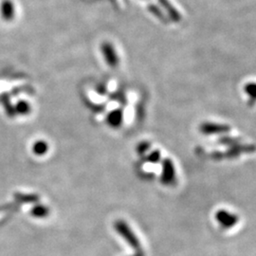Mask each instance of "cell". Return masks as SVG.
<instances>
[{
    "label": "cell",
    "mask_w": 256,
    "mask_h": 256,
    "mask_svg": "<svg viewBox=\"0 0 256 256\" xmlns=\"http://www.w3.org/2000/svg\"><path fill=\"white\" fill-rule=\"evenodd\" d=\"M246 92L252 101H256V82H252L246 86Z\"/></svg>",
    "instance_id": "obj_11"
},
{
    "label": "cell",
    "mask_w": 256,
    "mask_h": 256,
    "mask_svg": "<svg viewBox=\"0 0 256 256\" xmlns=\"http://www.w3.org/2000/svg\"><path fill=\"white\" fill-rule=\"evenodd\" d=\"M16 113H18L20 115H28L30 114L32 108L28 102L20 101L16 104Z\"/></svg>",
    "instance_id": "obj_9"
},
{
    "label": "cell",
    "mask_w": 256,
    "mask_h": 256,
    "mask_svg": "<svg viewBox=\"0 0 256 256\" xmlns=\"http://www.w3.org/2000/svg\"><path fill=\"white\" fill-rule=\"evenodd\" d=\"M200 130L204 134H212V133H220L228 131L229 128L227 126H221L216 124H203L200 126Z\"/></svg>",
    "instance_id": "obj_6"
},
{
    "label": "cell",
    "mask_w": 256,
    "mask_h": 256,
    "mask_svg": "<svg viewBox=\"0 0 256 256\" xmlns=\"http://www.w3.org/2000/svg\"><path fill=\"white\" fill-rule=\"evenodd\" d=\"M148 147H149V144H147V142H142V144H140L138 147V153H140V154H142L144 152H146L147 149H148Z\"/></svg>",
    "instance_id": "obj_14"
},
{
    "label": "cell",
    "mask_w": 256,
    "mask_h": 256,
    "mask_svg": "<svg viewBox=\"0 0 256 256\" xmlns=\"http://www.w3.org/2000/svg\"><path fill=\"white\" fill-rule=\"evenodd\" d=\"M0 14L2 18L6 21L12 20L16 16L14 5L10 0H3L0 4Z\"/></svg>",
    "instance_id": "obj_4"
},
{
    "label": "cell",
    "mask_w": 256,
    "mask_h": 256,
    "mask_svg": "<svg viewBox=\"0 0 256 256\" xmlns=\"http://www.w3.org/2000/svg\"><path fill=\"white\" fill-rule=\"evenodd\" d=\"M115 229L118 230L120 234L128 241V244H130L135 250H140V243L136 238V236L133 234V232L128 227V224L124 221H118L115 223Z\"/></svg>",
    "instance_id": "obj_1"
},
{
    "label": "cell",
    "mask_w": 256,
    "mask_h": 256,
    "mask_svg": "<svg viewBox=\"0 0 256 256\" xmlns=\"http://www.w3.org/2000/svg\"><path fill=\"white\" fill-rule=\"evenodd\" d=\"M162 7L164 8L165 10L168 12L170 18L172 19L174 22H180L182 20V16L180 12L174 8L173 4L169 0H158Z\"/></svg>",
    "instance_id": "obj_5"
},
{
    "label": "cell",
    "mask_w": 256,
    "mask_h": 256,
    "mask_svg": "<svg viewBox=\"0 0 256 256\" xmlns=\"http://www.w3.org/2000/svg\"><path fill=\"white\" fill-rule=\"evenodd\" d=\"M32 214L36 216H45L48 214V210H46L45 207L43 206H37L34 210H32Z\"/></svg>",
    "instance_id": "obj_12"
},
{
    "label": "cell",
    "mask_w": 256,
    "mask_h": 256,
    "mask_svg": "<svg viewBox=\"0 0 256 256\" xmlns=\"http://www.w3.org/2000/svg\"><path fill=\"white\" fill-rule=\"evenodd\" d=\"M144 256V254L142 252H138L136 256Z\"/></svg>",
    "instance_id": "obj_15"
},
{
    "label": "cell",
    "mask_w": 256,
    "mask_h": 256,
    "mask_svg": "<svg viewBox=\"0 0 256 256\" xmlns=\"http://www.w3.org/2000/svg\"><path fill=\"white\" fill-rule=\"evenodd\" d=\"M122 112L120 110H114L108 116V122L112 128H119L122 122Z\"/></svg>",
    "instance_id": "obj_7"
},
{
    "label": "cell",
    "mask_w": 256,
    "mask_h": 256,
    "mask_svg": "<svg viewBox=\"0 0 256 256\" xmlns=\"http://www.w3.org/2000/svg\"><path fill=\"white\" fill-rule=\"evenodd\" d=\"M160 158V153L158 151H154L152 154L147 156V160L151 162H158Z\"/></svg>",
    "instance_id": "obj_13"
},
{
    "label": "cell",
    "mask_w": 256,
    "mask_h": 256,
    "mask_svg": "<svg viewBox=\"0 0 256 256\" xmlns=\"http://www.w3.org/2000/svg\"><path fill=\"white\" fill-rule=\"evenodd\" d=\"M101 48L102 54L104 55L106 64H108L110 68H116L119 64V56L117 54L114 46H112L111 43L104 42L102 43Z\"/></svg>",
    "instance_id": "obj_2"
},
{
    "label": "cell",
    "mask_w": 256,
    "mask_h": 256,
    "mask_svg": "<svg viewBox=\"0 0 256 256\" xmlns=\"http://www.w3.org/2000/svg\"><path fill=\"white\" fill-rule=\"evenodd\" d=\"M32 150H34V153L36 154V155H44V154H46L48 150V146L46 142H44V140H38L34 144Z\"/></svg>",
    "instance_id": "obj_8"
},
{
    "label": "cell",
    "mask_w": 256,
    "mask_h": 256,
    "mask_svg": "<svg viewBox=\"0 0 256 256\" xmlns=\"http://www.w3.org/2000/svg\"><path fill=\"white\" fill-rule=\"evenodd\" d=\"M148 6V10L155 16L156 18L160 19V20H162V22H164V23H166V18L164 16V14L162 12V10H160L158 9L156 5H154V4H151V3H148L147 4Z\"/></svg>",
    "instance_id": "obj_10"
},
{
    "label": "cell",
    "mask_w": 256,
    "mask_h": 256,
    "mask_svg": "<svg viewBox=\"0 0 256 256\" xmlns=\"http://www.w3.org/2000/svg\"><path fill=\"white\" fill-rule=\"evenodd\" d=\"M174 168L173 162L167 158L164 160L162 164V182L164 184H169L174 180Z\"/></svg>",
    "instance_id": "obj_3"
}]
</instances>
